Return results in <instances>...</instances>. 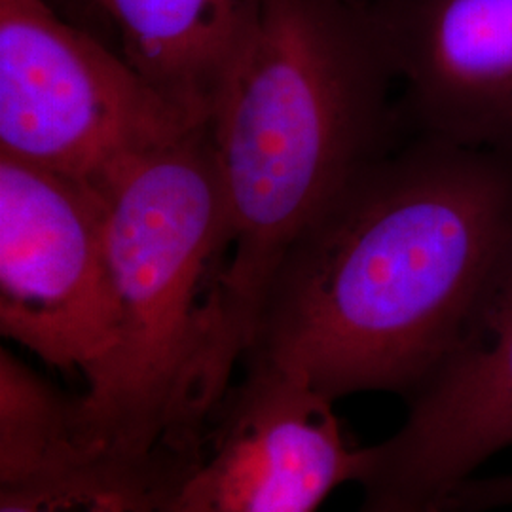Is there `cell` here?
Here are the masks:
<instances>
[{
	"mask_svg": "<svg viewBox=\"0 0 512 512\" xmlns=\"http://www.w3.org/2000/svg\"><path fill=\"white\" fill-rule=\"evenodd\" d=\"M0 332L103 384L122 344L105 202L93 183L0 156Z\"/></svg>",
	"mask_w": 512,
	"mask_h": 512,
	"instance_id": "cell-5",
	"label": "cell"
},
{
	"mask_svg": "<svg viewBox=\"0 0 512 512\" xmlns=\"http://www.w3.org/2000/svg\"><path fill=\"white\" fill-rule=\"evenodd\" d=\"M202 446L135 448L86 429L18 471L0 473V512H179Z\"/></svg>",
	"mask_w": 512,
	"mask_h": 512,
	"instance_id": "cell-10",
	"label": "cell"
},
{
	"mask_svg": "<svg viewBox=\"0 0 512 512\" xmlns=\"http://www.w3.org/2000/svg\"><path fill=\"white\" fill-rule=\"evenodd\" d=\"M105 202L122 344L80 395L97 439L200 446L243 361L226 315L232 234L207 128L143 152L93 183Z\"/></svg>",
	"mask_w": 512,
	"mask_h": 512,
	"instance_id": "cell-3",
	"label": "cell"
},
{
	"mask_svg": "<svg viewBox=\"0 0 512 512\" xmlns=\"http://www.w3.org/2000/svg\"><path fill=\"white\" fill-rule=\"evenodd\" d=\"M122 55L169 105L205 126L264 0H93Z\"/></svg>",
	"mask_w": 512,
	"mask_h": 512,
	"instance_id": "cell-9",
	"label": "cell"
},
{
	"mask_svg": "<svg viewBox=\"0 0 512 512\" xmlns=\"http://www.w3.org/2000/svg\"><path fill=\"white\" fill-rule=\"evenodd\" d=\"M357 2H361V4H366V2H368V0H357Z\"/></svg>",
	"mask_w": 512,
	"mask_h": 512,
	"instance_id": "cell-13",
	"label": "cell"
},
{
	"mask_svg": "<svg viewBox=\"0 0 512 512\" xmlns=\"http://www.w3.org/2000/svg\"><path fill=\"white\" fill-rule=\"evenodd\" d=\"M403 93L404 124L512 154V0H368Z\"/></svg>",
	"mask_w": 512,
	"mask_h": 512,
	"instance_id": "cell-8",
	"label": "cell"
},
{
	"mask_svg": "<svg viewBox=\"0 0 512 512\" xmlns=\"http://www.w3.org/2000/svg\"><path fill=\"white\" fill-rule=\"evenodd\" d=\"M512 505V473L469 478L440 505L454 512H488Z\"/></svg>",
	"mask_w": 512,
	"mask_h": 512,
	"instance_id": "cell-11",
	"label": "cell"
},
{
	"mask_svg": "<svg viewBox=\"0 0 512 512\" xmlns=\"http://www.w3.org/2000/svg\"><path fill=\"white\" fill-rule=\"evenodd\" d=\"M427 512H454L450 511V509H446V507H437V509H431V511Z\"/></svg>",
	"mask_w": 512,
	"mask_h": 512,
	"instance_id": "cell-12",
	"label": "cell"
},
{
	"mask_svg": "<svg viewBox=\"0 0 512 512\" xmlns=\"http://www.w3.org/2000/svg\"><path fill=\"white\" fill-rule=\"evenodd\" d=\"M399 82L357 0H264L205 124L230 219L224 298L245 353L294 238L395 148Z\"/></svg>",
	"mask_w": 512,
	"mask_h": 512,
	"instance_id": "cell-2",
	"label": "cell"
},
{
	"mask_svg": "<svg viewBox=\"0 0 512 512\" xmlns=\"http://www.w3.org/2000/svg\"><path fill=\"white\" fill-rule=\"evenodd\" d=\"M512 251V154L429 137L368 165L279 258L243 363L334 403L408 395Z\"/></svg>",
	"mask_w": 512,
	"mask_h": 512,
	"instance_id": "cell-1",
	"label": "cell"
},
{
	"mask_svg": "<svg viewBox=\"0 0 512 512\" xmlns=\"http://www.w3.org/2000/svg\"><path fill=\"white\" fill-rule=\"evenodd\" d=\"M198 128L46 0H0V156L97 183Z\"/></svg>",
	"mask_w": 512,
	"mask_h": 512,
	"instance_id": "cell-4",
	"label": "cell"
},
{
	"mask_svg": "<svg viewBox=\"0 0 512 512\" xmlns=\"http://www.w3.org/2000/svg\"><path fill=\"white\" fill-rule=\"evenodd\" d=\"M332 404L294 374L245 363L205 427L179 512H317L338 486L357 484L366 446Z\"/></svg>",
	"mask_w": 512,
	"mask_h": 512,
	"instance_id": "cell-7",
	"label": "cell"
},
{
	"mask_svg": "<svg viewBox=\"0 0 512 512\" xmlns=\"http://www.w3.org/2000/svg\"><path fill=\"white\" fill-rule=\"evenodd\" d=\"M403 425L366 446L357 512L440 507L512 444V251L456 344L408 395Z\"/></svg>",
	"mask_w": 512,
	"mask_h": 512,
	"instance_id": "cell-6",
	"label": "cell"
}]
</instances>
